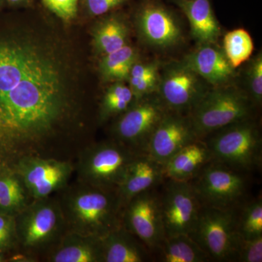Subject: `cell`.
Instances as JSON below:
<instances>
[{"label": "cell", "mask_w": 262, "mask_h": 262, "mask_svg": "<svg viewBox=\"0 0 262 262\" xmlns=\"http://www.w3.org/2000/svg\"><path fill=\"white\" fill-rule=\"evenodd\" d=\"M77 104L54 58L37 45L0 40V171L29 157L75 162Z\"/></svg>", "instance_id": "obj_1"}, {"label": "cell", "mask_w": 262, "mask_h": 262, "mask_svg": "<svg viewBox=\"0 0 262 262\" xmlns=\"http://www.w3.org/2000/svg\"><path fill=\"white\" fill-rule=\"evenodd\" d=\"M67 232L103 238L122 225L123 203L116 190L76 181L58 192Z\"/></svg>", "instance_id": "obj_2"}, {"label": "cell", "mask_w": 262, "mask_h": 262, "mask_svg": "<svg viewBox=\"0 0 262 262\" xmlns=\"http://www.w3.org/2000/svg\"><path fill=\"white\" fill-rule=\"evenodd\" d=\"M15 220L20 254L29 261H42L67 232L56 196L33 200Z\"/></svg>", "instance_id": "obj_3"}, {"label": "cell", "mask_w": 262, "mask_h": 262, "mask_svg": "<svg viewBox=\"0 0 262 262\" xmlns=\"http://www.w3.org/2000/svg\"><path fill=\"white\" fill-rule=\"evenodd\" d=\"M203 140L213 161L247 173L261 167V136L252 118L215 131Z\"/></svg>", "instance_id": "obj_4"}, {"label": "cell", "mask_w": 262, "mask_h": 262, "mask_svg": "<svg viewBox=\"0 0 262 262\" xmlns=\"http://www.w3.org/2000/svg\"><path fill=\"white\" fill-rule=\"evenodd\" d=\"M138 154L115 140L89 144L75 160L77 180L94 187L117 191L127 168Z\"/></svg>", "instance_id": "obj_5"}, {"label": "cell", "mask_w": 262, "mask_h": 262, "mask_svg": "<svg viewBox=\"0 0 262 262\" xmlns=\"http://www.w3.org/2000/svg\"><path fill=\"white\" fill-rule=\"evenodd\" d=\"M253 103L232 87L215 88L203 95L188 114L198 139L232 124L252 118Z\"/></svg>", "instance_id": "obj_6"}, {"label": "cell", "mask_w": 262, "mask_h": 262, "mask_svg": "<svg viewBox=\"0 0 262 262\" xmlns=\"http://www.w3.org/2000/svg\"><path fill=\"white\" fill-rule=\"evenodd\" d=\"M202 206L235 210L248 191L247 173L211 160L190 181Z\"/></svg>", "instance_id": "obj_7"}, {"label": "cell", "mask_w": 262, "mask_h": 262, "mask_svg": "<svg viewBox=\"0 0 262 262\" xmlns=\"http://www.w3.org/2000/svg\"><path fill=\"white\" fill-rule=\"evenodd\" d=\"M236 210L201 206L189 235L211 261H234L239 238L236 227Z\"/></svg>", "instance_id": "obj_8"}, {"label": "cell", "mask_w": 262, "mask_h": 262, "mask_svg": "<svg viewBox=\"0 0 262 262\" xmlns=\"http://www.w3.org/2000/svg\"><path fill=\"white\" fill-rule=\"evenodd\" d=\"M168 110L154 94L134 101L115 124V141L136 152L146 153L151 134Z\"/></svg>", "instance_id": "obj_9"}, {"label": "cell", "mask_w": 262, "mask_h": 262, "mask_svg": "<svg viewBox=\"0 0 262 262\" xmlns=\"http://www.w3.org/2000/svg\"><path fill=\"white\" fill-rule=\"evenodd\" d=\"M163 184L158 193L165 237L189 234L201 208L192 184L168 179Z\"/></svg>", "instance_id": "obj_10"}, {"label": "cell", "mask_w": 262, "mask_h": 262, "mask_svg": "<svg viewBox=\"0 0 262 262\" xmlns=\"http://www.w3.org/2000/svg\"><path fill=\"white\" fill-rule=\"evenodd\" d=\"M75 162L29 157L18 162L13 170L23 182L31 200L42 199L70 184Z\"/></svg>", "instance_id": "obj_11"}, {"label": "cell", "mask_w": 262, "mask_h": 262, "mask_svg": "<svg viewBox=\"0 0 262 262\" xmlns=\"http://www.w3.org/2000/svg\"><path fill=\"white\" fill-rule=\"evenodd\" d=\"M155 189L131 198L124 206L122 226L154 252L161 244L165 232L162 221L159 193Z\"/></svg>", "instance_id": "obj_12"}, {"label": "cell", "mask_w": 262, "mask_h": 262, "mask_svg": "<svg viewBox=\"0 0 262 262\" xmlns=\"http://www.w3.org/2000/svg\"><path fill=\"white\" fill-rule=\"evenodd\" d=\"M208 91L184 62L169 66L159 77L158 96L170 111L188 115Z\"/></svg>", "instance_id": "obj_13"}, {"label": "cell", "mask_w": 262, "mask_h": 262, "mask_svg": "<svg viewBox=\"0 0 262 262\" xmlns=\"http://www.w3.org/2000/svg\"><path fill=\"white\" fill-rule=\"evenodd\" d=\"M198 139L189 115L168 110L151 134L146 154L165 165L179 150Z\"/></svg>", "instance_id": "obj_14"}, {"label": "cell", "mask_w": 262, "mask_h": 262, "mask_svg": "<svg viewBox=\"0 0 262 262\" xmlns=\"http://www.w3.org/2000/svg\"><path fill=\"white\" fill-rule=\"evenodd\" d=\"M138 20L141 36L150 46L170 47L182 37V30L176 18L160 5H146L139 13Z\"/></svg>", "instance_id": "obj_15"}, {"label": "cell", "mask_w": 262, "mask_h": 262, "mask_svg": "<svg viewBox=\"0 0 262 262\" xmlns=\"http://www.w3.org/2000/svg\"><path fill=\"white\" fill-rule=\"evenodd\" d=\"M165 179L163 165L146 153H139L127 168L117 192L125 206L138 194L161 185Z\"/></svg>", "instance_id": "obj_16"}, {"label": "cell", "mask_w": 262, "mask_h": 262, "mask_svg": "<svg viewBox=\"0 0 262 262\" xmlns=\"http://www.w3.org/2000/svg\"><path fill=\"white\" fill-rule=\"evenodd\" d=\"M201 78L215 88L225 86L234 75L225 53L211 44H203L184 61Z\"/></svg>", "instance_id": "obj_17"}, {"label": "cell", "mask_w": 262, "mask_h": 262, "mask_svg": "<svg viewBox=\"0 0 262 262\" xmlns=\"http://www.w3.org/2000/svg\"><path fill=\"white\" fill-rule=\"evenodd\" d=\"M43 259L50 262H103L101 238L67 232Z\"/></svg>", "instance_id": "obj_18"}, {"label": "cell", "mask_w": 262, "mask_h": 262, "mask_svg": "<svg viewBox=\"0 0 262 262\" xmlns=\"http://www.w3.org/2000/svg\"><path fill=\"white\" fill-rule=\"evenodd\" d=\"M211 160L206 142L203 139H196L179 150L164 165L165 178L190 182Z\"/></svg>", "instance_id": "obj_19"}, {"label": "cell", "mask_w": 262, "mask_h": 262, "mask_svg": "<svg viewBox=\"0 0 262 262\" xmlns=\"http://www.w3.org/2000/svg\"><path fill=\"white\" fill-rule=\"evenodd\" d=\"M103 262H146L153 259L149 249L123 226L101 238Z\"/></svg>", "instance_id": "obj_20"}, {"label": "cell", "mask_w": 262, "mask_h": 262, "mask_svg": "<svg viewBox=\"0 0 262 262\" xmlns=\"http://www.w3.org/2000/svg\"><path fill=\"white\" fill-rule=\"evenodd\" d=\"M184 13L190 23L193 37L203 44H213L221 34L209 0H180Z\"/></svg>", "instance_id": "obj_21"}, {"label": "cell", "mask_w": 262, "mask_h": 262, "mask_svg": "<svg viewBox=\"0 0 262 262\" xmlns=\"http://www.w3.org/2000/svg\"><path fill=\"white\" fill-rule=\"evenodd\" d=\"M157 261L161 262H206L211 259L189 234L164 237L155 249Z\"/></svg>", "instance_id": "obj_22"}, {"label": "cell", "mask_w": 262, "mask_h": 262, "mask_svg": "<svg viewBox=\"0 0 262 262\" xmlns=\"http://www.w3.org/2000/svg\"><path fill=\"white\" fill-rule=\"evenodd\" d=\"M31 201L23 182L15 170L0 171V213L15 216Z\"/></svg>", "instance_id": "obj_23"}, {"label": "cell", "mask_w": 262, "mask_h": 262, "mask_svg": "<svg viewBox=\"0 0 262 262\" xmlns=\"http://www.w3.org/2000/svg\"><path fill=\"white\" fill-rule=\"evenodd\" d=\"M236 210V227L243 238L251 239L262 236V200L261 196L239 206Z\"/></svg>", "instance_id": "obj_24"}, {"label": "cell", "mask_w": 262, "mask_h": 262, "mask_svg": "<svg viewBox=\"0 0 262 262\" xmlns=\"http://www.w3.org/2000/svg\"><path fill=\"white\" fill-rule=\"evenodd\" d=\"M136 59L137 53L135 50L126 45L105 56L101 62V72L107 80H125L128 78L131 67Z\"/></svg>", "instance_id": "obj_25"}, {"label": "cell", "mask_w": 262, "mask_h": 262, "mask_svg": "<svg viewBox=\"0 0 262 262\" xmlns=\"http://www.w3.org/2000/svg\"><path fill=\"white\" fill-rule=\"evenodd\" d=\"M224 48V53L229 63L236 69L249 59L254 46L249 33L244 29H237L226 34Z\"/></svg>", "instance_id": "obj_26"}, {"label": "cell", "mask_w": 262, "mask_h": 262, "mask_svg": "<svg viewBox=\"0 0 262 262\" xmlns=\"http://www.w3.org/2000/svg\"><path fill=\"white\" fill-rule=\"evenodd\" d=\"M127 37L125 24L118 19L110 18L98 29L95 42L98 49L106 55L126 46Z\"/></svg>", "instance_id": "obj_27"}, {"label": "cell", "mask_w": 262, "mask_h": 262, "mask_svg": "<svg viewBox=\"0 0 262 262\" xmlns=\"http://www.w3.org/2000/svg\"><path fill=\"white\" fill-rule=\"evenodd\" d=\"M134 94L128 86L116 84L107 90L101 104V116L106 119L123 113L134 102Z\"/></svg>", "instance_id": "obj_28"}, {"label": "cell", "mask_w": 262, "mask_h": 262, "mask_svg": "<svg viewBox=\"0 0 262 262\" xmlns=\"http://www.w3.org/2000/svg\"><path fill=\"white\" fill-rule=\"evenodd\" d=\"M234 261L261 262L262 236L257 238L246 239L239 235Z\"/></svg>", "instance_id": "obj_29"}, {"label": "cell", "mask_w": 262, "mask_h": 262, "mask_svg": "<svg viewBox=\"0 0 262 262\" xmlns=\"http://www.w3.org/2000/svg\"><path fill=\"white\" fill-rule=\"evenodd\" d=\"M19 251L15 216L0 213V251Z\"/></svg>", "instance_id": "obj_30"}, {"label": "cell", "mask_w": 262, "mask_h": 262, "mask_svg": "<svg viewBox=\"0 0 262 262\" xmlns=\"http://www.w3.org/2000/svg\"><path fill=\"white\" fill-rule=\"evenodd\" d=\"M248 82L251 101L259 105L262 100V56L261 53L255 57L248 70Z\"/></svg>", "instance_id": "obj_31"}, {"label": "cell", "mask_w": 262, "mask_h": 262, "mask_svg": "<svg viewBox=\"0 0 262 262\" xmlns=\"http://www.w3.org/2000/svg\"><path fill=\"white\" fill-rule=\"evenodd\" d=\"M43 3L60 18L69 20L77 13V0H43Z\"/></svg>", "instance_id": "obj_32"}, {"label": "cell", "mask_w": 262, "mask_h": 262, "mask_svg": "<svg viewBox=\"0 0 262 262\" xmlns=\"http://www.w3.org/2000/svg\"><path fill=\"white\" fill-rule=\"evenodd\" d=\"M125 0H87L88 8L92 14L101 15L121 5Z\"/></svg>", "instance_id": "obj_33"}, {"label": "cell", "mask_w": 262, "mask_h": 262, "mask_svg": "<svg viewBox=\"0 0 262 262\" xmlns=\"http://www.w3.org/2000/svg\"><path fill=\"white\" fill-rule=\"evenodd\" d=\"M158 72V64L155 63H137L135 62L131 67L129 79L140 80L146 76Z\"/></svg>", "instance_id": "obj_34"}, {"label": "cell", "mask_w": 262, "mask_h": 262, "mask_svg": "<svg viewBox=\"0 0 262 262\" xmlns=\"http://www.w3.org/2000/svg\"><path fill=\"white\" fill-rule=\"evenodd\" d=\"M4 253L3 251H0V262L4 261Z\"/></svg>", "instance_id": "obj_35"}, {"label": "cell", "mask_w": 262, "mask_h": 262, "mask_svg": "<svg viewBox=\"0 0 262 262\" xmlns=\"http://www.w3.org/2000/svg\"><path fill=\"white\" fill-rule=\"evenodd\" d=\"M22 1H24V0H8L10 3H18Z\"/></svg>", "instance_id": "obj_36"}]
</instances>
